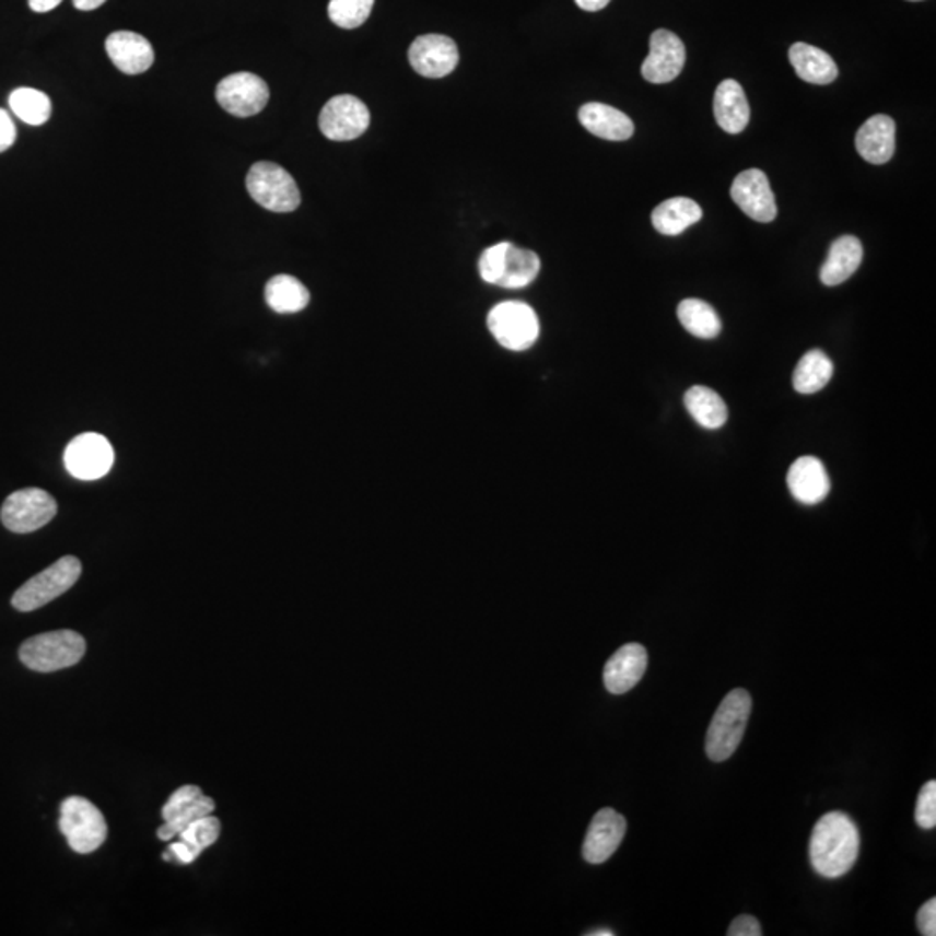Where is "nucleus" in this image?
I'll return each instance as SVG.
<instances>
[{
	"mask_svg": "<svg viewBox=\"0 0 936 936\" xmlns=\"http://www.w3.org/2000/svg\"><path fill=\"white\" fill-rule=\"evenodd\" d=\"M861 853V832L852 817L829 811L817 820L810 838L811 867L822 878L849 874Z\"/></svg>",
	"mask_w": 936,
	"mask_h": 936,
	"instance_id": "nucleus-1",
	"label": "nucleus"
},
{
	"mask_svg": "<svg viewBox=\"0 0 936 936\" xmlns=\"http://www.w3.org/2000/svg\"><path fill=\"white\" fill-rule=\"evenodd\" d=\"M752 701L748 690L736 689L719 702L706 734V754L722 763L737 751L751 716Z\"/></svg>",
	"mask_w": 936,
	"mask_h": 936,
	"instance_id": "nucleus-2",
	"label": "nucleus"
},
{
	"mask_svg": "<svg viewBox=\"0 0 936 936\" xmlns=\"http://www.w3.org/2000/svg\"><path fill=\"white\" fill-rule=\"evenodd\" d=\"M85 648L87 644L80 633L58 630L25 640L20 647V659L26 668L38 674H52L80 663Z\"/></svg>",
	"mask_w": 936,
	"mask_h": 936,
	"instance_id": "nucleus-3",
	"label": "nucleus"
},
{
	"mask_svg": "<svg viewBox=\"0 0 936 936\" xmlns=\"http://www.w3.org/2000/svg\"><path fill=\"white\" fill-rule=\"evenodd\" d=\"M59 829L73 852L80 855L96 852L108 838V826L100 808L82 796H70L61 803Z\"/></svg>",
	"mask_w": 936,
	"mask_h": 936,
	"instance_id": "nucleus-4",
	"label": "nucleus"
},
{
	"mask_svg": "<svg viewBox=\"0 0 936 936\" xmlns=\"http://www.w3.org/2000/svg\"><path fill=\"white\" fill-rule=\"evenodd\" d=\"M82 564L73 555L63 557L55 564L44 569L43 573L32 577L13 595L14 609L32 612L47 606L56 598L67 594L71 586L79 582Z\"/></svg>",
	"mask_w": 936,
	"mask_h": 936,
	"instance_id": "nucleus-5",
	"label": "nucleus"
},
{
	"mask_svg": "<svg viewBox=\"0 0 936 936\" xmlns=\"http://www.w3.org/2000/svg\"><path fill=\"white\" fill-rule=\"evenodd\" d=\"M488 328L502 348L523 352L539 339V319L526 302L506 301L494 305L488 314Z\"/></svg>",
	"mask_w": 936,
	"mask_h": 936,
	"instance_id": "nucleus-6",
	"label": "nucleus"
},
{
	"mask_svg": "<svg viewBox=\"0 0 936 936\" xmlns=\"http://www.w3.org/2000/svg\"><path fill=\"white\" fill-rule=\"evenodd\" d=\"M247 189L260 207L271 212H293L301 206L297 183L289 172L272 162H257L251 165L247 176Z\"/></svg>",
	"mask_w": 936,
	"mask_h": 936,
	"instance_id": "nucleus-7",
	"label": "nucleus"
},
{
	"mask_svg": "<svg viewBox=\"0 0 936 936\" xmlns=\"http://www.w3.org/2000/svg\"><path fill=\"white\" fill-rule=\"evenodd\" d=\"M56 512L58 503L47 491L26 488L8 496L0 511V518L9 531L26 535L49 524L56 517Z\"/></svg>",
	"mask_w": 936,
	"mask_h": 936,
	"instance_id": "nucleus-8",
	"label": "nucleus"
},
{
	"mask_svg": "<svg viewBox=\"0 0 936 936\" xmlns=\"http://www.w3.org/2000/svg\"><path fill=\"white\" fill-rule=\"evenodd\" d=\"M368 108L363 101L351 94L335 96L323 106L319 114V129L331 141H352L366 132L370 127Z\"/></svg>",
	"mask_w": 936,
	"mask_h": 936,
	"instance_id": "nucleus-9",
	"label": "nucleus"
},
{
	"mask_svg": "<svg viewBox=\"0 0 936 936\" xmlns=\"http://www.w3.org/2000/svg\"><path fill=\"white\" fill-rule=\"evenodd\" d=\"M219 105L234 117L248 118L260 114L269 101V87L254 73H233L215 89Z\"/></svg>",
	"mask_w": 936,
	"mask_h": 936,
	"instance_id": "nucleus-10",
	"label": "nucleus"
},
{
	"mask_svg": "<svg viewBox=\"0 0 936 936\" xmlns=\"http://www.w3.org/2000/svg\"><path fill=\"white\" fill-rule=\"evenodd\" d=\"M114 447L100 434L79 435L68 444L65 467L80 481H96L109 472L114 465Z\"/></svg>",
	"mask_w": 936,
	"mask_h": 936,
	"instance_id": "nucleus-11",
	"label": "nucleus"
},
{
	"mask_svg": "<svg viewBox=\"0 0 936 936\" xmlns=\"http://www.w3.org/2000/svg\"><path fill=\"white\" fill-rule=\"evenodd\" d=\"M686 65V46L669 30H656L648 40V56L642 75L653 84H668L680 75Z\"/></svg>",
	"mask_w": 936,
	"mask_h": 936,
	"instance_id": "nucleus-12",
	"label": "nucleus"
},
{
	"mask_svg": "<svg viewBox=\"0 0 936 936\" xmlns=\"http://www.w3.org/2000/svg\"><path fill=\"white\" fill-rule=\"evenodd\" d=\"M730 195L736 206L754 221L772 222L777 218V201L765 172L758 168L740 172L732 183Z\"/></svg>",
	"mask_w": 936,
	"mask_h": 936,
	"instance_id": "nucleus-13",
	"label": "nucleus"
},
{
	"mask_svg": "<svg viewBox=\"0 0 936 936\" xmlns=\"http://www.w3.org/2000/svg\"><path fill=\"white\" fill-rule=\"evenodd\" d=\"M410 65L419 75L426 79H443L455 71L458 65V47L453 38L446 35L429 34L420 35L411 44Z\"/></svg>",
	"mask_w": 936,
	"mask_h": 936,
	"instance_id": "nucleus-14",
	"label": "nucleus"
},
{
	"mask_svg": "<svg viewBox=\"0 0 936 936\" xmlns=\"http://www.w3.org/2000/svg\"><path fill=\"white\" fill-rule=\"evenodd\" d=\"M627 834V819L612 808H602L592 819L585 843L583 858L588 864H604L615 855Z\"/></svg>",
	"mask_w": 936,
	"mask_h": 936,
	"instance_id": "nucleus-15",
	"label": "nucleus"
},
{
	"mask_svg": "<svg viewBox=\"0 0 936 936\" xmlns=\"http://www.w3.org/2000/svg\"><path fill=\"white\" fill-rule=\"evenodd\" d=\"M647 648L644 645H623L606 663L604 686L610 694H627L642 680L647 671Z\"/></svg>",
	"mask_w": 936,
	"mask_h": 936,
	"instance_id": "nucleus-16",
	"label": "nucleus"
},
{
	"mask_svg": "<svg viewBox=\"0 0 936 936\" xmlns=\"http://www.w3.org/2000/svg\"><path fill=\"white\" fill-rule=\"evenodd\" d=\"M787 488L803 505H817L823 502L831 491V479L819 458L802 456L791 465Z\"/></svg>",
	"mask_w": 936,
	"mask_h": 936,
	"instance_id": "nucleus-17",
	"label": "nucleus"
},
{
	"mask_svg": "<svg viewBox=\"0 0 936 936\" xmlns=\"http://www.w3.org/2000/svg\"><path fill=\"white\" fill-rule=\"evenodd\" d=\"M106 52L115 67L126 75H139L150 70L155 52L150 40L134 32H115L106 38Z\"/></svg>",
	"mask_w": 936,
	"mask_h": 936,
	"instance_id": "nucleus-18",
	"label": "nucleus"
},
{
	"mask_svg": "<svg viewBox=\"0 0 936 936\" xmlns=\"http://www.w3.org/2000/svg\"><path fill=\"white\" fill-rule=\"evenodd\" d=\"M897 126L888 115H874L858 129L855 138L858 155L874 165L890 162L894 153Z\"/></svg>",
	"mask_w": 936,
	"mask_h": 936,
	"instance_id": "nucleus-19",
	"label": "nucleus"
},
{
	"mask_svg": "<svg viewBox=\"0 0 936 936\" xmlns=\"http://www.w3.org/2000/svg\"><path fill=\"white\" fill-rule=\"evenodd\" d=\"M716 124L728 134H739L748 127L751 109L745 89L736 80H724L715 93Z\"/></svg>",
	"mask_w": 936,
	"mask_h": 936,
	"instance_id": "nucleus-20",
	"label": "nucleus"
},
{
	"mask_svg": "<svg viewBox=\"0 0 936 936\" xmlns=\"http://www.w3.org/2000/svg\"><path fill=\"white\" fill-rule=\"evenodd\" d=\"M580 121L589 134L607 141H627L635 132L632 118L602 103H588L580 109Z\"/></svg>",
	"mask_w": 936,
	"mask_h": 936,
	"instance_id": "nucleus-21",
	"label": "nucleus"
},
{
	"mask_svg": "<svg viewBox=\"0 0 936 936\" xmlns=\"http://www.w3.org/2000/svg\"><path fill=\"white\" fill-rule=\"evenodd\" d=\"M862 257H864V248L861 239L850 234L841 236L836 242H832L829 248L828 259L820 269V281L826 286H838L844 283L861 268Z\"/></svg>",
	"mask_w": 936,
	"mask_h": 936,
	"instance_id": "nucleus-22",
	"label": "nucleus"
},
{
	"mask_svg": "<svg viewBox=\"0 0 936 936\" xmlns=\"http://www.w3.org/2000/svg\"><path fill=\"white\" fill-rule=\"evenodd\" d=\"M789 61L798 73L799 79L808 84L828 85L838 77V67L834 59L810 44L798 43L791 46Z\"/></svg>",
	"mask_w": 936,
	"mask_h": 936,
	"instance_id": "nucleus-23",
	"label": "nucleus"
},
{
	"mask_svg": "<svg viewBox=\"0 0 936 936\" xmlns=\"http://www.w3.org/2000/svg\"><path fill=\"white\" fill-rule=\"evenodd\" d=\"M702 209L690 198H669L654 209L651 221L657 233L677 236L701 221Z\"/></svg>",
	"mask_w": 936,
	"mask_h": 936,
	"instance_id": "nucleus-24",
	"label": "nucleus"
},
{
	"mask_svg": "<svg viewBox=\"0 0 936 936\" xmlns=\"http://www.w3.org/2000/svg\"><path fill=\"white\" fill-rule=\"evenodd\" d=\"M686 408L699 425L710 431H716L727 423V405L715 390L704 385H694L687 390Z\"/></svg>",
	"mask_w": 936,
	"mask_h": 936,
	"instance_id": "nucleus-25",
	"label": "nucleus"
},
{
	"mask_svg": "<svg viewBox=\"0 0 936 936\" xmlns=\"http://www.w3.org/2000/svg\"><path fill=\"white\" fill-rule=\"evenodd\" d=\"M266 302L274 313L295 314L309 304V290L297 278L290 274H278L266 284Z\"/></svg>",
	"mask_w": 936,
	"mask_h": 936,
	"instance_id": "nucleus-26",
	"label": "nucleus"
},
{
	"mask_svg": "<svg viewBox=\"0 0 936 936\" xmlns=\"http://www.w3.org/2000/svg\"><path fill=\"white\" fill-rule=\"evenodd\" d=\"M677 314L681 327L698 339H716L722 331V319L707 302L699 301V299H686L678 305Z\"/></svg>",
	"mask_w": 936,
	"mask_h": 936,
	"instance_id": "nucleus-27",
	"label": "nucleus"
},
{
	"mask_svg": "<svg viewBox=\"0 0 936 936\" xmlns=\"http://www.w3.org/2000/svg\"><path fill=\"white\" fill-rule=\"evenodd\" d=\"M832 373H834V364L829 360L828 354L816 349L807 352L799 360L793 375V385L796 393L816 394L831 382Z\"/></svg>",
	"mask_w": 936,
	"mask_h": 936,
	"instance_id": "nucleus-28",
	"label": "nucleus"
},
{
	"mask_svg": "<svg viewBox=\"0 0 936 936\" xmlns=\"http://www.w3.org/2000/svg\"><path fill=\"white\" fill-rule=\"evenodd\" d=\"M539 269H541V260H539L538 254L511 245L506 250L505 266H503L502 278L498 281V286L514 290L524 289L538 278Z\"/></svg>",
	"mask_w": 936,
	"mask_h": 936,
	"instance_id": "nucleus-29",
	"label": "nucleus"
},
{
	"mask_svg": "<svg viewBox=\"0 0 936 936\" xmlns=\"http://www.w3.org/2000/svg\"><path fill=\"white\" fill-rule=\"evenodd\" d=\"M9 106L28 126H43L50 118V100L37 89L20 87L9 96Z\"/></svg>",
	"mask_w": 936,
	"mask_h": 936,
	"instance_id": "nucleus-30",
	"label": "nucleus"
},
{
	"mask_svg": "<svg viewBox=\"0 0 936 936\" xmlns=\"http://www.w3.org/2000/svg\"><path fill=\"white\" fill-rule=\"evenodd\" d=\"M213 810H215V802L209 798V796L201 795L200 798L195 799L191 805H188L185 810H180L176 817L165 820L164 826L156 831V836L164 841L174 840V838L179 836L180 832L188 828L189 823L195 822L200 817L210 816Z\"/></svg>",
	"mask_w": 936,
	"mask_h": 936,
	"instance_id": "nucleus-31",
	"label": "nucleus"
},
{
	"mask_svg": "<svg viewBox=\"0 0 936 936\" xmlns=\"http://www.w3.org/2000/svg\"><path fill=\"white\" fill-rule=\"evenodd\" d=\"M373 4L375 0H330L328 16L340 28H358L368 20Z\"/></svg>",
	"mask_w": 936,
	"mask_h": 936,
	"instance_id": "nucleus-32",
	"label": "nucleus"
},
{
	"mask_svg": "<svg viewBox=\"0 0 936 936\" xmlns=\"http://www.w3.org/2000/svg\"><path fill=\"white\" fill-rule=\"evenodd\" d=\"M221 836V820L218 817L210 816L200 817L195 822L189 823L185 831L180 832V841L189 844L195 852L200 855L203 850L212 846Z\"/></svg>",
	"mask_w": 936,
	"mask_h": 936,
	"instance_id": "nucleus-33",
	"label": "nucleus"
},
{
	"mask_svg": "<svg viewBox=\"0 0 936 936\" xmlns=\"http://www.w3.org/2000/svg\"><path fill=\"white\" fill-rule=\"evenodd\" d=\"M512 243H496L493 247L485 248L479 259V274L485 283L498 284L502 278L503 266H505L506 250Z\"/></svg>",
	"mask_w": 936,
	"mask_h": 936,
	"instance_id": "nucleus-34",
	"label": "nucleus"
},
{
	"mask_svg": "<svg viewBox=\"0 0 936 936\" xmlns=\"http://www.w3.org/2000/svg\"><path fill=\"white\" fill-rule=\"evenodd\" d=\"M915 822L921 829H935L936 826V782L929 781L920 791L915 803Z\"/></svg>",
	"mask_w": 936,
	"mask_h": 936,
	"instance_id": "nucleus-35",
	"label": "nucleus"
},
{
	"mask_svg": "<svg viewBox=\"0 0 936 936\" xmlns=\"http://www.w3.org/2000/svg\"><path fill=\"white\" fill-rule=\"evenodd\" d=\"M201 795H203V793H201V789L198 786L179 787V789L172 793L171 798L167 799L164 808H162V817H164V820H171L172 817H176L180 810H185L188 805H191V803L195 802V799L200 798Z\"/></svg>",
	"mask_w": 936,
	"mask_h": 936,
	"instance_id": "nucleus-36",
	"label": "nucleus"
},
{
	"mask_svg": "<svg viewBox=\"0 0 936 936\" xmlns=\"http://www.w3.org/2000/svg\"><path fill=\"white\" fill-rule=\"evenodd\" d=\"M728 936H761L763 935V929H761V924L758 923L757 917H752V915L742 914L736 920L732 921L730 928L727 932Z\"/></svg>",
	"mask_w": 936,
	"mask_h": 936,
	"instance_id": "nucleus-37",
	"label": "nucleus"
},
{
	"mask_svg": "<svg viewBox=\"0 0 936 936\" xmlns=\"http://www.w3.org/2000/svg\"><path fill=\"white\" fill-rule=\"evenodd\" d=\"M917 928L921 935H936V900L929 899L917 912Z\"/></svg>",
	"mask_w": 936,
	"mask_h": 936,
	"instance_id": "nucleus-38",
	"label": "nucleus"
},
{
	"mask_svg": "<svg viewBox=\"0 0 936 936\" xmlns=\"http://www.w3.org/2000/svg\"><path fill=\"white\" fill-rule=\"evenodd\" d=\"M16 141V127L13 118L9 117L5 109L0 108V153L9 150Z\"/></svg>",
	"mask_w": 936,
	"mask_h": 936,
	"instance_id": "nucleus-39",
	"label": "nucleus"
},
{
	"mask_svg": "<svg viewBox=\"0 0 936 936\" xmlns=\"http://www.w3.org/2000/svg\"><path fill=\"white\" fill-rule=\"evenodd\" d=\"M168 853H171V861L176 858L180 864H192V862L197 861L198 853L186 844L185 841H179V843H172L168 846Z\"/></svg>",
	"mask_w": 936,
	"mask_h": 936,
	"instance_id": "nucleus-40",
	"label": "nucleus"
},
{
	"mask_svg": "<svg viewBox=\"0 0 936 936\" xmlns=\"http://www.w3.org/2000/svg\"><path fill=\"white\" fill-rule=\"evenodd\" d=\"M63 0H28L30 9L35 13H47L52 9L58 8Z\"/></svg>",
	"mask_w": 936,
	"mask_h": 936,
	"instance_id": "nucleus-41",
	"label": "nucleus"
},
{
	"mask_svg": "<svg viewBox=\"0 0 936 936\" xmlns=\"http://www.w3.org/2000/svg\"><path fill=\"white\" fill-rule=\"evenodd\" d=\"M574 2H576L583 11L595 13V11H600V9L606 8L610 0H574Z\"/></svg>",
	"mask_w": 936,
	"mask_h": 936,
	"instance_id": "nucleus-42",
	"label": "nucleus"
},
{
	"mask_svg": "<svg viewBox=\"0 0 936 936\" xmlns=\"http://www.w3.org/2000/svg\"><path fill=\"white\" fill-rule=\"evenodd\" d=\"M105 2L106 0H73V4L80 11H93V9L101 8Z\"/></svg>",
	"mask_w": 936,
	"mask_h": 936,
	"instance_id": "nucleus-43",
	"label": "nucleus"
},
{
	"mask_svg": "<svg viewBox=\"0 0 936 936\" xmlns=\"http://www.w3.org/2000/svg\"><path fill=\"white\" fill-rule=\"evenodd\" d=\"M586 936H615V932L612 929H595V932L586 933Z\"/></svg>",
	"mask_w": 936,
	"mask_h": 936,
	"instance_id": "nucleus-44",
	"label": "nucleus"
},
{
	"mask_svg": "<svg viewBox=\"0 0 936 936\" xmlns=\"http://www.w3.org/2000/svg\"><path fill=\"white\" fill-rule=\"evenodd\" d=\"M911 2H920V0H911Z\"/></svg>",
	"mask_w": 936,
	"mask_h": 936,
	"instance_id": "nucleus-45",
	"label": "nucleus"
}]
</instances>
